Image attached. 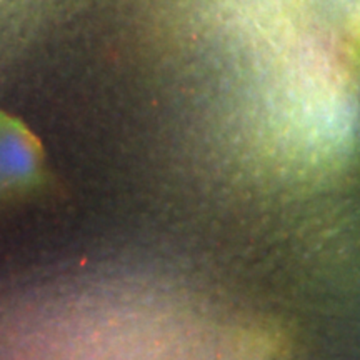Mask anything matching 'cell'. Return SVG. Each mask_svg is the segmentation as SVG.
Here are the masks:
<instances>
[{
  "instance_id": "cell-1",
  "label": "cell",
  "mask_w": 360,
  "mask_h": 360,
  "mask_svg": "<svg viewBox=\"0 0 360 360\" xmlns=\"http://www.w3.org/2000/svg\"><path fill=\"white\" fill-rule=\"evenodd\" d=\"M39 147L32 135L12 122H0V180L2 186L24 187L37 182Z\"/></svg>"
},
{
  "instance_id": "cell-2",
  "label": "cell",
  "mask_w": 360,
  "mask_h": 360,
  "mask_svg": "<svg viewBox=\"0 0 360 360\" xmlns=\"http://www.w3.org/2000/svg\"><path fill=\"white\" fill-rule=\"evenodd\" d=\"M0 186H2V180H0Z\"/></svg>"
}]
</instances>
